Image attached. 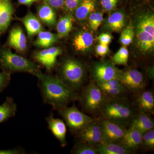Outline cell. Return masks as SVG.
<instances>
[{
  "label": "cell",
  "instance_id": "cell-23",
  "mask_svg": "<svg viewBox=\"0 0 154 154\" xmlns=\"http://www.w3.org/2000/svg\"><path fill=\"white\" fill-rule=\"evenodd\" d=\"M37 16L39 20L48 27H53L56 23V15L54 9L47 4L43 3L38 7Z\"/></svg>",
  "mask_w": 154,
  "mask_h": 154
},
{
  "label": "cell",
  "instance_id": "cell-7",
  "mask_svg": "<svg viewBox=\"0 0 154 154\" xmlns=\"http://www.w3.org/2000/svg\"><path fill=\"white\" fill-rule=\"evenodd\" d=\"M58 112L63 119L70 132L75 136L82 132L94 119L80 111L75 103L71 107H67Z\"/></svg>",
  "mask_w": 154,
  "mask_h": 154
},
{
  "label": "cell",
  "instance_id": "cell-39",
  "mask_svg": "<svg viewBox=\"0 0 154 154\" xmlns=\"http://www.w3.org/2000/svg\"><path fill=\"white\" fill-rule=\"evenodd\" d=\"M112 38L111 35L107 33H102L98 37L100 44L106 45H108L110 44L112 41Z\"/></svg>",
  "mask_w": 154,
  "mask_h": 154
},
{
  "label": "cell",
  "instance_id": "cell-27",
  "mask_svg": "<svg viewBox=\"0 0 154 154\" xmlns=\"http://www.w3.org/2000/svg\"><path fill=\"white\" fill-rule=\"evenodd\" d=\"M95 6V0H82L75 11V18L79 21L85 20L94 11Z\"/></svg>",
  "mask_w": 154,
  "mask_h": 154
},
{
  "label": "cell",
  "instance_id": "cell-31",
  "mask_svg": "<svg viewBox=\"0 0 154 154\" xmlns=\"http://www.w3.org/2000/svg\"><path fill=\"white\" fill-rule=\"evenodd\" d=\"M134 35V27L130 24L122 30L119 39L120 42L123 46H128L132 42Z\"/></svg>",
  "mask_w": 154,
  "mask_h": 154
},
{
  "label": "cell",
  "instance_id": "cell-29",
  "mask_svg": "<svg viewBox=\"0 0 154 154\" xmlns=\"http://www.w3.org/2000/svg\"><path fill=\"white\" fill-rule=\"evenodd\" d=\"M71 153L73 154H98L96 147L84 142L78 140L73 147Z\"/></svg>",
  "mask_w": 154,
  "mask_h": 154
},
{
  "label": "cell",
  "instance_id": "cell-41",
  "mask_svg": "<svg viewBox=\"0 0 154 154\" xmlns=\"http://www.w3.org/2000/svg\"><path fill=\"white\" fill-rule=\"evenodd\" d=\"M38 0H18L19 4L27 6H30L33 3L37 2Z\"/></svg>",
  "mask_w": 154,
  "mask_h": 154
},
{
  "label": "cell",
  "instance_id": "cell-35",
  "mask_svg": "<svg viewBox=\"0 0 154 154\" xmlns=\"http://www.w3.org/2000/svg\"><path fill=\"white\" fill-rule=\"evenodd\" d=\"M11 81V75L5 72H0V93L8 88Z\"/></svg>",
  "mask_w": 154,
  "mask_h": 154
},
{
  "label": "cell",
  "instance_id": "cell-33",
  "mask_svg": "<svg viewBox=\"0 0 154 154\" xmlns=\"http://www.w3.org/2000/svg\"><path fill=\"white\" fill-rule=\"evenodd\" d=\"M103 20V14L102 13L92 12L89 16L90 28L92 30L96 31L102 24Z\"/></svg>",
  "mask_w": 154,
  "mask_h": 154
},
{
  "label": "cell",
  "instance_id": "cell-18",
  "mask_svg": "<svg viewBox=\"0 0 154 154\" xmlns=\"http://www.w3.org/2000/svg\"><path fill=\"white\" fill-rule=\"evenodd\" d=\"M14 12L12 0H0V36L9 28Z\"/></svg>",
  "mask_w": 154,
  "mask_h": 154
},
{
  "label": "cell",
  "instance_id": "cell-12",
  "mask_svg": "<svg viewBox=\"0 0 154 154\" xmlns=\"http://www.w3.org/2000/svg\"><path fill=\"white\" fill-rule=\"evenodd\" d=\"M62 53L60 48L57 47L47 48L36 51L33 54V59L41 65L47 72L53 69L57 62V58Z\"/></svg>",
  "mask_w": 154,
  "mask_h": 154
},
{
  "label": "cell",
  "instance_id": "cell-10",
  "mask_svg": "<svg viewBox=\"0 0 154 154\" xmlns=\"http://www.w3.org/2000/svg\"><path fill=\"white\" fill-rule=\"evenodd\" d=\"M100 119L103 143H121L126 131V127L105 119Z\"/></svg>",
  "mask_w": 154,
  "mask_h": 154
},
{
  "label": "cell",
  "instance_id": "cell-34",
  "mask_svg": "<svg viewBox=\"0 0 154 154\" xmlns=\"http://www.w3.org/2000/svg\"><path fill=\"white\" fill-rule=\"evenodd\" d=\"M82 0H65L63 8L65 11L70 14L74 12L79 5Z\"/></svg>",
  "mask_w": 154,
  "mask_h": 154
},
{
  "label": "cell",
  "instance_id": "cell-24",
  "mask_svg": "<svg viewBox=\"0 0 154 154\" xmlns=\"http://www.w3.org/2000/svg\"><path fill=\"white\" fill-rule=\"evenodd\" d=\"M17 111V104L12 97H6L5 100L0 105V123L8 121L14 117Z\"/></svg>",
  "mask_w": 154,
  "mask_h": 154
},
{
  "label": "cell",
  "instance_id": "cell-4",
  "mask_svg": "<svg viewBox=\"0 0 154 154\" xmlns=\"http://www.w3.org/2000/svg\"><path fill=\"white\" fill-rule=\"evenodd\" d=\"M0 69L11 75L16 72H28L31 75L39 66L21 56L14 53L10 48L0 46Z\"/></svg>",
  "mask_w": 154,
  "mask_h": 154
},
{
  "label": "cell",
  "instance_id": "cell-15",
  "mask_svg": "<svg viewBox=\"0 0 154 154\" xmlns=\"http://www.w3.org/2000/svg\"><path fill=\"white\" fill-rule=\"evenodd\" d=\"M134 106L138 112H143L149 115L154 113V94L150 91H142L137 94Z\"/></svg>",
  "mask_w": 154,
  "mask_h": 154
},
{
  "label": "cell",
  "instance_id": "cell-21",
  "mask_svg": "<svg viewBox=\"0 0 154 154\" xmlns=\"http://www.w3.org/2000/svg\"><path fill=\"white\" fill-rule=\"evenodd\" d=\"M94 37L90 32L81 31L75 35L73 39V45L78 52H85L92 46Z\"/></svg>",
  "mask_w": 154,
  "mask_h": 154
},
{
  "label": "cell",
  "instance_id": "cell-17",
  "mask_svg": "<svg viewBox=\"0 0 154 154\" xmlns=\"http://www.w3.org/2000/svg\"><path fill=\"white\" fill-rule=\"evenodd\" d=\"M128 126L137 130L143 134L150 130L154 129L153 119L150 115L138 111L131 120Z\"/></svg>",
  "mask_w": 154,
  "mask_h": 154
},
{
  "label": "cell",
  "instance_id": "cell-32",
  "mask_svg": "<svg viewBox=\"0 0 154 154\" xmlns=\"http://www.w3.org/2000/svg\"><path fill=\"white\" fill-rule=\"evenodd\" d=\"M141 147L146 150L154 149V129H152L143 134L142 142Z\"/></svg>",
  "mask_w": 154,
  "mask_h": 154
},
{
  "label": "cell",
  "instance_id": "cell-16",
  "mask_svg": "<svg viewBox=\"0 0 154 154\" xmlns=\"http://www.w3.org/2000/svg\"><path fill=\"white\" fill-rule=\"evenodd\" d=\"M7 45L20 52H25L27 48V40L25 33L21 27H14L10 31Z\"/></svg>",
  "mask_w": 154,
  "mask_h": 154
},
{
  "label": "cell",
  "instance_id": "cell-37",
  "mask_svg": "<svg viewBox=\"0 0 154 154\" xmlns=\"http://www.w3.org/2000/svg\"><path fill=\"white\" fill-rule=\"evenodd\" d=\"M118 0H101V5L105 11H110L114 8Z\"/></svg>",
  "mask_w": 154,
  "mask_h": 154
},
{
  "label": "cell",
  "instance_id": "cell-28",
  "mask_svg": "<svg viewBox=\"0 0 154 154\" xmlns=\"http://www.w3.org/2000/svg\"><path fill=\"white\" fill-rule=\"evenodd\" d=\"M58 38L57 34L49 31L42 30L38 33L34 44L37 47L47 48L56 43L57 41Z\"/></svg>",
  "mask_w": 154,
  "mask_h": 154
},
{
  "label": "cell",
  "instance_id": "cell-25",
  "mask_svg": "<svg viewBox=\"0 0 154 154\" xmlns=\"http://www.w3.org/2000/svg\"><path fill=\"white\" fill-rule=\"evenodd\" d=\"M73 20V17L69 13L58 20L56 26L58 38H61L68 35L72 28Z\"/></svg>",
  "mask_w": 154,
  "mask_h": 154
},
{
  "label": "cell",
  "instance_id": "cell-36",
  "mask_svg": "<svg viewBox=\"0 0 154 154\" xmlns=\"http://www.w3.org/2000/svg\"><path fill=\"white\" fill-rule=\"evenodd\" d=\"M65 0H43V3L47 4L54 9L63 8Z\"/></svg>",
  "mask_w": 154,
  "mask_h": 154
},
{
  "label": "cell",
  "instance_id": "cell-2",
  "mask_svg": "<svg viewBox=\"0 0 154 154\" xmlns=\"http://www.w3.org/2000/svg\"><path fill=\"white\" fill-rule=\"evenodd\" d=\"M137 112L134 105L127 98H106L99 114L101 118L126 127Z\"/></svg>",
  "mask_w": 154,
  "mask_h": 154
},
{
  "label": "cell",
  "instance_id": "cell-13",
  "mask_svg": "<svg viewBox=\"0 0 154 154\" xmlns=\"http://www.w3.org/2000/svg\"><path fill=\"white\" fill-rule=\"evenodd\" d=\"M96 84L106 98H126L127 94L129 92L125 86L117 79Z\"/></svg>",
  "mask_w": 154,
  "mask_h": 154
},
{
  "label": "cell",
  "instance_id": "cell-5",
  "mask_svg": "<svg viewBox=\"0 0 154 154\" xmlns=\"http://www.w3.org/2000/svg\"><path fill=\"white\" fill-rule=\"evenodd\" d=\"M138 47L144 54L152 52L154 48V16L153 14L140 15L134 28Z\"/></svg>",
  "mask_w": 154,
  "mask_h": 154
},
{
  "label": "cell",
  "instance_id": "cell-20",
  "mask_svg": "<svg viewBox=\"0 0 154 154\" xmlns=\"http://www.w3.org/2000/svg\"><path fill=\"white\" fill-rule=\"evenodd\" d=\"M18 19L24 24L30 37L34 36L43 30L40 20L30 11L25 17Z\"/></svg>",
  "mask_w": 154,
  "mask_h": 154
},
{
  "label": "cell",
  "instance_id": "cell-30",
  "mask_svg": "<svg viewBox=\"0 0 154 154\" xmlns=\"http://www.w3.org/2000/svg\"><path fill=\"white\" fill-rule=\"evenodd\" d=\"M129 57V52L126 46L120 48L114 54L111 60V62L114 65H127Z\"/></svg>",
  "mask_w": 154,
  "mask_h": 154
},
{
  "label": "cell",
  "instance_id": "cell-3",
  "mask_svg": "<svg viewBox=\"0 0 154 154\" xmlns=\"http://www.w3.org/2000/svg\"><path fill=\"white\" fill-rule=\"evenodd\" d=\"M85 67L79 60L67 58L62 62L56 76L67 86L79 93L84 87Z\"/></svg>",
  "mask_w": 154,
  "mask_h": 154
},
{
  "label": "cell",
  "instance_id": "cell-19",
  "mask_svg": "<svg viewBox=\"0 0 154 154\" xmlns=\"http://www.w3.org/2000/svg\"><path fill=\"white\" fill-rule=\"evenodd\" d=\"M143 134L137 130L129 128L127 129L121 143L127 148L135 152L141 147L142 142Z\"/></svg>",
  "mask_w": 154,
  "mask_h": 154
},
{
  "label": "cell",
  "instance_id": "cell-9",
  "mask_svg": "<svg viewBox=\"0 0 154 154\" xmlns=\"http://www.w3.org/2000/svg\"><path fill=\"white\" fill-rule=\"evenodd\" d=\"M78 140L97 147L103 143L100 119H94L82 131L75 136Z\"/></svg>",
  "mask_w": 154,
  "mask_h": 154
},
{
  "label": "cell",
  "instance_id": "cell-38",
  "mask_svg": "<svg viewBox=\"0 0 154 154\" xmlns=\"http://www.w3.org/2000/svg\"><path fill=\"white\" fill-rule=\"evenodd\" d=\"M96 54L98 56L105 57L109 52V47L108 45L99 44L96 46Z\"/></svg>",
  "mask_w": 154,
  "mask_h": 154
},
{
  "label": "cell",
  "instance_id": "cell-1",
  "mask_svg": "<svg viewBox=\"0 0 154 154\" xmlns=\"http://www.w3.org/2000/svg\"><path fill=\"white\" fill-rule=\"evenodd\" d=\"M32 75L38 79V87L45 104L52 106L59 111L66 108L71 102L79 100V94L69 88L56 76L43 73L40 69Z\"/></svg>",
  "mask_w": 154,
  "mask_h": 154
},
{
  "label": "cell",
  "instance_id": "cell-26",
  "mask_svg": "<svg viewBox=\"0 0 154 154\" xmlns=\"http://www.w3.org/2000/svg\"><path fill=\"white\" fill-rule=\"evenodd\" d=\"M106 26L108 29L114 32H119L125 26L124 14L116 12L109 16L106 22Z\"/></svg>",
  "mask_w": 154,
  "mask_h": 154
},
{
  "label": "cell",
  "instance_id": "cell-6",
  "mask_svg": "<svg viewBox=\"0 0 154 154\" xmlns=\"http://www.w3.org/2000/svg\"><path fill=\"white\" fill-rule=\"evenodd\" d=\"M79 96L83 112L92 115L99 114L106 99L102 90L93 81L83 87Z\"/></svg>",
  "mask_w": 154,
  "mask_h": 154
},
{
  "label": "cell",
  "instance_id": "cell-14",
  "mask_svg": "<svg viewBox=\"0 0 154 154\" xmlns=\"http://www.w3.org/2000/svg\"><path fill=\"white\" fill-rule=\"evenodd\" d=\"M48 129L58 140L62 147L67 145L66 125L63 119L55 118L53 113L45 118Z\"/></svg>",
  "mask_w": 154,
  "mask_h": 154
},
{
  "label": "cell",
  "instance_id": "cell-22",
  "mask_svg": "<svg viewBox=\"0 0 154 154\" xmlns=\"http://www.w3.org/2000/svg\"><path fill=\"white\" fill-rule=\"evenodd\" d=\"M98 154H131L134 152L127 148L121 143H103L96 147Z\"/></svg>",
  "mask_w": 154,
  "mask_h": 154
},
{
  "label": "cell",
  "instance_id": "cell-8",
  "mask_svg": "<svg viewBox=\"0 0 154 154\" xmlns=\"http://www.w3.org/2000/svg\"><path fill=\"white\" fill-rule=\"evenodd\" d=\"M117 79L125 86L129 92L133 94L137 95L145 89L146 83L143 75L135 69L119 70Z\"/></svg>",
  "mask_w": 154,
  "mask_h": 154
},
{
  "label": "cell",
  "instance_id": "cell-11",
  "mask_svg": "<svg viewBox=\"0 0 154 154\" xmlns=\"http://www.w3.org/2000/svg\"><path fill=\"white\" fill-rule=\"evenodd\" d=\"M118 71L111 61L97 63L94 64L91 70L93 82L99 83L117 79Z\"/></svg>",
  "mask_w": 154,
  "mask_h": 154
},
{
  "label": "cell",
  "instance_id": "cell-40",
  "mask_svg": "<svg viewBox=\"0 0 154 154\" xmlns=\"http://www.w3.org/2000/svg\"><path fill=\"white\" fill-rule=\"evenodd\" d=\"M26 152L24 149L17 148L9 149H0V154H24Z\"/></svg>",
  "mask_w": 154,
  "mask_h": 154
}]
</instances>
